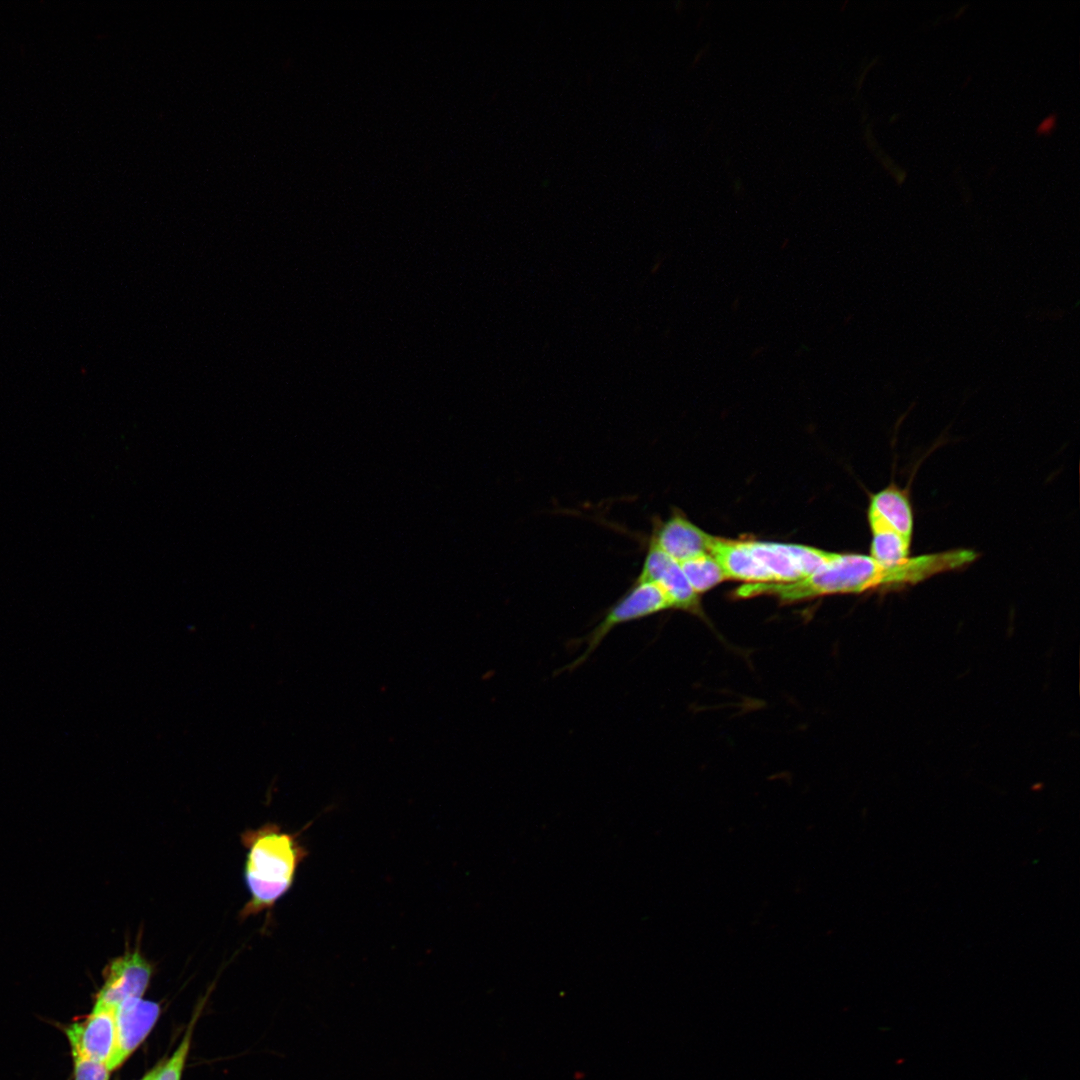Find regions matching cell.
<instances>
[{
	"label": "cell",
	"mask_w": 1080,
	"mask_h": 1080,
	"mask_svg": "<svg viewBox=\"0 0 1080 1080\" xmlns=\"http://www.w3.org/2000/svg\"><path fill=\"white\" fill-rule=\"evenodd\" d=\"M949 569L950 559L945 552L911 556L895 566H884L870 555L835 553L828 564L805 578L788 583H747L736 592L740 597L769 594L783 602H795L829 594L897 589Z\"/></svg>",
	"instance_id": "1"
},
{
	"label": "cell",
	"mask_w": 1080,
	"mask_h": 1080,
	"mask_svg": "<svg viewBox=\"0 0 1080 1080\" xmlns=\"http://www.w3.org/2000/svg\"><path fill=\"white\" fill-rule=\"evenodd\" d=\"M240 838L247 851L244 881L250 894L240 911L244 919L271 909L290 890L307 851L296 833L275 823L246 830Z\"/></svg>",
	"instance_id": "2"
},
{
	"label": "cell",
	"mask_w": 1080,
	"mask_h": 1080,
	"mask_svg": "<svg viewBox=\"0 0 1080 1080\" xmlns=\"http://www.w3.org/2000/svg\"><path fill=\"white\" fill-rule=\"evenodd\" d=\"M672 608L666 593L656 584L634 580L629 589L606 609L602 619L584 637L583 653L563 670L572 671L582 665L616 626L652 616Z\"/></svg>",
	"instance_id": "3"
},
{
	"label": "cell",
	"mask_w": 1080,
	"mask_h": 1080,
	"mask_svg": "<svg viewBox=\"0 0 1080 1080\" xmlns=\"http://www.w3.org/2000/svg\"><path fill=\"white\" fill-rule=\"evenodd\" d=\"M152 975V966L138 948L115 958L105 971V981L95 1005L115 1009L124 1000L142 998Z\"/></svg>",
	"instance_id": "4"
},
{
	"label": "cell",
	"mask_w": 1080,
	"mask_h": 1080,
	"mask_svg": "<svg viewBox=\"0 0 1080 1080\" xmlns=\"http://www.w3.org/2000/svg\"><path fill=\"white\" fill-rule=\"evenodd\" d=\"M636 580L658 585L670 599L672 608L702 614L699 596L688 582L679 562L652 543H648Z\"/></svg>",
	"instance_id": "5"
},
{
	"label": "cell",
	"mask_w": 1080,
	"mask_h": 1080,
	"mask_svg": "<svg viewBox=\"0 0 1080 1080\" xmlns=\"http://www.w3.org/2000/svg\"><path fill=\"white\" fill-rule=\"evenodd\" d=\"M158 1003L130 998L115 1010L116 1042L107 1067L110 1072L119 1067L150 1033L160 1015Z\"/></svg>",
	"instance_id": "6"
},
{
	"label": "cell",
	"mask_w": 1080,
	"mask_h": 1080,
	"mask_svg": "<svg viewBox=\"0 0 1080 1080\" xmlns=\"http://www.w3.org/2000/svg\"><path fill=\"white\" fill-rule=\"evenodd\" d=\"M711 536L688 520L681 512H673L665 521L654 520L649 543L681 563L711 552Z\"/></svg>",
	"instance_id": "7"
},
{
	"label": "cell",
	"mask_w": 1080,
	"mask_h": 1080,
	"mask_svg": "<svg viewBox=\"0 0 1080 1080\" xmlns=\"http://www.w3.org/2000/svg\"><path fill=\"white\" fill-rule=\"evenodd\" d=\"M72 1052L108 1064L116 1042L115 1009L94 1005L83 1021L66 1028Z\"/></svg>",
	"instance_id": "8"
},
{
	"label": "cell",
	"mask_w": 1080,
	"mask_h": 1080,
	"mask_svg": "<svg viewBox=\"0 0 1080 1080\" xmlns=\"http://www.w3.org/2000/svg\"><path fill=\"white\" fill-rule=\"evenodd\" d=\"M868 522L870 530L893 532L912 540L914 516L908 492L892 483L872 495Z\"/></svg>",
	"instance_id": "9"
},
{
	"label": "cell",
	"mask_w": 1080,
	"mask_h": 1080,
	"mask_svg": "<svg viewBox=\"0 0 1080 1080\" xmlns=\"http://www.w3.org/2000/svg\"><path fill=\"white\" fill-rule=\"evenodd\" d=\"M710 554L717 560L727 579L747 583H772V575L754 557L745 541L714 537Z\"/></svg>",
	"instance_id": "10"
},
{
	"label": "cell",
	"mask_w": 1080,
	"mask_h": 1080,
	"mask_svg": "<svg viewBox=\"0 0 1080 1080\" xmlns=\"http://www.w3.org/2000/svg\"><path fill=\"white\" fill-rule=\"evenodd\" d=\"M754 557L768 570L775 583L802 579V573L787 544L745 541Z\"/></svg>",
	"instance_id": "11"
},
{
	"label": "cell",
	"mask_w": 1080,
	"mask_h": 1080,
	"mask_svg": "<svg viewBox=\"0 0 1080 1080\" xmlns=\"http://www.w3.org/2000/svg\"><path fill=\"white\" fill-rule=\"evenodd\" d=\"M679 564L697 594L706 592L727 579L721 566L710 553L693 557Z\"/></svg>",
	"instance_id": "12"
},
{
	"label": "cell",
	"mask_w": 1080,
	"mask_h": 1080,
	"mask_svg": "<svg viewBox=\"0 0 1080 1080\" xmlns=\"http://www.w3.org/2000/svg\"><path fill=\"white\" fill-rule=\"evenodd\" d=\"M870 556L884 566H895L910 558L912 540L896 533L871 530Z\"/></svg>",
	"instance_id": "13"
},
{
	"label": "cell",
	"mask_w": 1080,
	"mask_h": 1080,
	"mask_svg": "<svg viewBox=\"0 0 1080 1080\" xmlns=\"http://www.w3.org/2000/svg\"><path fill=\"white\" fill-rule=\"evenodd\" d=\"M193 1025H190L181 1043L169 1060L162 1064L155 1080H180L185 1060L189 1052Z\"/></svg>",
	"instance_id": "14"
},
{
	"label": "cell",
	"mask_w": 1080,
	"mask_h": 1080,
	"mask_svg": "<svg viewBox=\"0 0 1080 1080\" xmlns=\"http://www.w3.org/2000/svg\"><path fill=\"white\" fill-rule=\"evenodd\" d=\"M75 1080H109L107 1065L72 1052Z\"/></svg>",
	"instance_id": "15"
},
{
	"label": "cell",
	"mask_w": 1080,
	"mask_h": 1080,
	"mask_svg": "<svg viewBox=\"0 0 1080 1080\" xmlns=\"http://www.w3.org/2000/svg\"><path fill=\"white\" fill-rule=\"evenodd\" d=\"M1056 122H1057V115H1055V114L1049 115L1048 117H1046L1038 125V127L1036 129L1037 134H1041V135H1049V134H1051L1054 131L1055 127H1056Z\"/></svg>",
	"instance_id": "16"
},
{
	"label": "cell",
	"mask_w": 1080,
	"mask_h": 1080,
	"mask_svg": "<svg viewBox=\"0 0 1080 1080\" xmlns=\"http://www.w3.org/2000/svg\"><path fill=\"white\" fill-rule=\"evenodd\" d=\"M161 1066H162V1063H160V1065H157V1066H156L155 1068H153V1069H152V1070H151V1071H150L149 1073H147V1074H146V1075H145V1076H144V1077H143V1078H142L141 1080H155V1078H156V1076H157V1074H158V1072H159V1070H160Z\"/></svg>",
	"instance_id": "17"
}]
</instances>
